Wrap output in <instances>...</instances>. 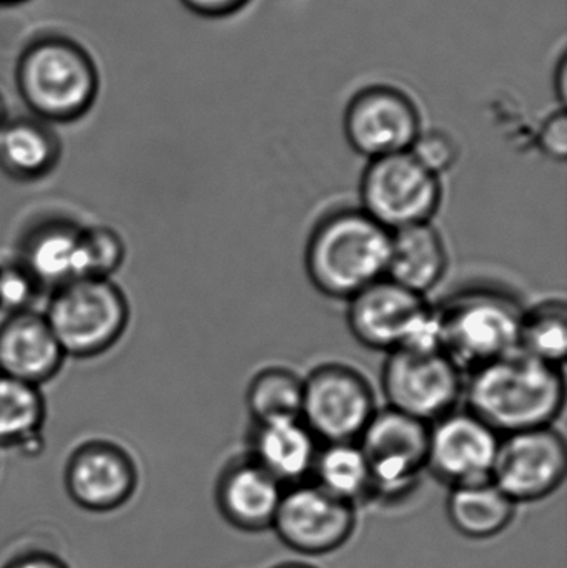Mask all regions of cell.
<instances>
[{"instance_id":"obj_21","label":"cell","mask_w":567,"mask_h":568,"mask_svg":"<svg viewBox=\"0 0 567 568\" xmlns=\"http://www.w3.org/2000/svg\"><path fill=\"white\" fill-rule=\"evenodd\" d=\"M60 140L40 119L7 120L0 126V170L17 182L49 175L60 160Z\"/></svg>"},{"instance_id":"obj_24","label":"cell","mask_w":567,"mask_h":568,"mask_svg":"<svg viewBox=\"0 0 567 568\" xmlns=\"http://www.w3.org/2000/svg\"><path fill=\"white\" fill-rule=\"evenodd\" d=\"M312 474L316 486L343 503L356 507L360 500L373 499L372 474L358 443L326 444L316 454Z\"/></svg>"},{"instance_id":"obj_15","label":"cell","mask_w":567,"mask_h":568,"mask_svg":"<svg viewBox=\"0 0 567 568\" xmlns=\"http://www.w3.org/2000/svg\"><path fill=\"white\" fill-rule=\"evenodd\" d=\"M502 436L475 414L453 410L429 424L428 470L449 487L492 480Z\"/></svg>"},{"instance_id":"obj_6","label":"cell","mask_w":567,"mask_h":568,"mask_svg":"<svg viewBox=\"0 0 567 568\" xmlns=\"http://www.w3.org/2000/svg\"><path fill=\"white\" fill-rule=\"evenodd\" d=\"M353 337L375 351L402 347H439L436 311L425 296L383 278L348 301Z\"/></svg>"},{"instance_id":"obj_33","label":"cell","mask_w":567,"mask_h":568,"mask_svg":"<svg viewBox=\"0 0 567 568\" xmlns=\"http://www.w3.org/2000/svg\"><path fill=\"white\" fill-rule=\"evenodd\" d=\"M566 85H567V65L565 57H561L558 65L555 69V77H553V87H555L556 97L559 102L565 103L566 100Z\"/></svg>"},{"instance_id":"obj_31","label":"cell","mask_w":567,"mask_h":568,"mask_svg":"<svg viewBox=\"0 0 567 568\" xmlns=\"http://www.w3.org/2000/svg\"><path fill=\"white\" fill-rule=\"evenodd\" d=\"M0 568H72L62 557L49 550H27L7 560Z\"/></svg>"},{"instance_id":"obj_29","label":"cell","mask_w":567,"mask_h":568,"mask_svg":"<svg viewBox=\"0 0 567 568\" xmlns=\"http://www.w3.org/2000/svg\"><path fill=\"white\" fill-rule=\"evenodd\" d=\"M42 287L20 262L0 266V310L9 314L30 310Z\"/></svg>"},{"instance_id":"obj_25","label":"cell","mask_w":567,"mask_h":568,"mask_svg":"<svg viewBox=\"0 0 567 568\" xmlns=\"http://www.w3.org/2000/svg\"><path fill=\"white\" fill-rule=\"evenodd\" d=\"M303 377L286 367L260 371L246 390V407L259 426L302 419Z\"/></svg>"},{"instance_id":"obj_34","label":"cell","mask_w":567,"mask_h":568,"mask_svg":"<svg viewBox=\"0 0 567 568\" xmlns=\"http://www.w3.org/2000/svg\"><path fill=\"white\" fill-rule=\"evenodd\" d=\"M7 122V105L3 102L2 95H0V126Z\"/></svg>"},{"instance_id":"obj_4","label":"cell","mask_w":567,"mask_h":568,"mask_svg":"<svg viewBox=\"0 0 567 568\" xmlns=\"http://www.w3.org/2000/svg\"><path fill=\"white\" fill-rule=\"evenodd\" d=\"M22 99L43 122H72L95 100L99 79L90 57L70 40L33 43L19 60Z\"/></svg>"},{"instance_id":"obj_20","label":"cell","mask_w":567,"mask_h":568,"mask_svg":"<svg viewBox=\"0 0 567 568\" xmlns=\"http://www.w3.org/2000/svg\"><path fill=\"white\" fill-rule=\"evenodd\" d=\"M316 454V437L295 419L259 426L250 457L282 486H295L313 473Z\"/></svg>"},{"instance_id":"obj_14","label":"cell","mask_w":567,"mask_h":568,"mask_svg":"<svg viewBox=\"0 0 567 568\" xmlns=\"http://www.w3.org/2000/svg\"><path fill=\"white\" fill-rule=\"evenodd\" d=\"M139 483V467L129 450L110 440L80 444L63 469L67 496L90 514L122 509L135 496Z\"/></svg>"},{"instance_id":"obj_17","label":"cell","mask_w":567,"mask_h":568,"mask_svg":"<svg viewBox=\"0 0 567 568\" xmlns=\"http://www.w3.org/2000/svg\"><path fill=\"white\" fill-rule=\"evenodd\" d=\"M282 484L252 457L236 459L220 474L215 503L223 519L243 532L272 529L282 500Z\"/></svg>"},{"instance_id":"obj_7","label":"cell","mask_w":567,"mask_h":568,"mask_svg":"<svg viewBox=\"0 0 567 568\" xmlns=\"http://www.w3.org/2000/svg\"><path fill=\"white\" fill-rule=\"evenodd\" d=\"M463 371L442 347H402L388 353L382 389L389 409L433 424L465 396Z\"/></svg>"},{"instance_id":"obj_5","label":"cell","mask_w":567,"mask_h":568,"mask_svg":"<svg viewBox=\"0 0 567 568\" xmlns=\"http://www.w3.org/2000/svg\"><path fill=\"white\" fill-rule=\"evenodd\" d=\"M43 316L65 356L89 359L123 336L130 307L112 280L79 278L52 291Z\"/></svg>"},{"instance_id":"obj_12","label":"cell","mask_w":567,"mask_h":568,"mask_svg":"<svg viewBox=\"0 0 567 568\" xmlns=\"http://www.w3.org/2000/svg\"><path fill=\"white\" fill-rule=\"evenodd\" d=\"M566 474L565 437L553 427H543L502 437L492 480L518 506L555 494Z\"/></svg>"},{"instance_id":"obj_35","label":"cell","mask_w":567,"mask_h":568,"mask_svg":"<svg viewBox=\"0 0 567 568\" xmlns=\"http://www.w3.org/2000/svg\"><path fill=\"white\" fill-rule=\"evenodd\" d=\"M273 568H316V567L306 566V564L292 562V564H283V566L273 567Z\"/></svg>"},{"instance_id":"obj_30","label":"cell","mask_w":567,"mask_h":568,"mask_svg":"<svg viewBox=\"0 0 567 568\" xmlns=\"http://www.w3.org/2000/svg\"><path fill=\"white\" fill-rule=\"evenodd\" d=\"M539 149L549 159L566 160L567 156V120L565 109L551 113L543 122L538 135Z\"/></svg>"},{"instance_id":"obj_2","label":"cell","mask_w":567,"mask_h":568,"mask_svg":"<svg viewBox=\"0 0 567 568\" xmlns=\"http://www.w3.org/2000/svg\"><path fill=\"white\" fill-rule=\"evenodd\" d=\"M392 233L363 210L330 213L310 235L305 268L313 286L333 300L350 301L386 278Z\"/></svg>"},{"instance_id":"obj_16","label":"cell","mask_w":567,"mask_h":568,"mask_svg":"<svg viewBox=\"0 0 567 568\" xmlns=\"http://www.w3.org/2000/svg\"><path fill=\"white\" fill-rule=\"evenodd\" d=\"M65 357L43 314L27 310L0 324V373L6 376L40 387L57 376Z\"/></svg>"},{"instance_id":"obj_1","label":"cell","mask_w":567,"mask_h":568,"mask_svg":"<svg viewBox=\"0 0 567 568\" xmlns=\"http://www.w3.org/2000/svg\"><path fill=\"white\" fill-rule=\"evenodd\" d=\"M465 399L466 409L502 437L553 427L565 409L563 367L516 349L472 371Z\"/></svg>"},{"instance_id":"obj_11","label":"cell","mask_w":567,"mask_h":568,"mask_svg":"<svg viewBox=\"0 0 567 568\" xmlns=\"http://www.w3.org/2000/svg\"><path fill=\"white\" fill-rule=\"evenodd\" d=\"M343 130L350 146L369 162L409 152L423 132L422 112L405 90L376 83L350 100Z\"/></svg>"},{"instance_id":"obj_3","label":"cell","mask_w":567,"mask_h":568,"mask_svg":"<svg viewBox=\"0 0 567 568\" xmlns=\"http://www.w3.org/2000/svg\"><path fill=\"white\" fill-rule=\"evenodd\" d=\"M435 311L439 347L463 373L519 349L523 310L502 291H463Z\"/></svg>"},{"instance_id":"obj_27","label":"cell","mask_w":567,"mask_h":568,"mask_svg":"<svg viewBox=\"0 0 567 568\" xmlns=\"http://www.w3.org/2000/svg\"><path fill=\"white\" fill-rule=\"evenodd\" d=\"M83 275L112 278L125 260V245L119 233L107 226L82 230Z\"/></svg>"},{"instance_id":"obj_8","label":"cell","mask_w":567,"mask_h":568,"mask_svg":"<svg viewBox=\"0 0 567 568\" xmlns=\"http://www.w3.org/2000/svg\"><path fill=\"white\" fill-rule=\"evenodd\" d=\"M442 196L438 176L409 152L369 160L360 183V210L389 233L432 223Z\"/></svg>"},{"instance_id":"obj_22","label":"cell","mask_w":567,"mask_h":568,"mask_svg":"<svg viewBox=\"0 0 567 568\" xmlns=\"http://www.w3.org/2000/svg\"><path fill=\"white\" fill-rule=\"evenodd\" d=\"M446 514L456 532L488 540L505 532L516 517V504L493 480L452 487Z\"/></svg>"},{"instance_id":"obj_36","label":"cell","mask_w":567,"mask_h":568,"mask_svg":"<svg viewBox=\"0 0 567 568\" xmlns=\"http://www.w3.org/2000/svg\"><path fill=\"white\" fill-rule=\"evenodd\" d=\"M22 2V0H0V6H10V3Z\"/></svg>"},{"instance_id":"obj_26","label":"cell","mask_w":567,"mask_h":568,"mask_svg":"<svg viewBox=\"0 0 567 568\" xmlns=\"http://www.w3.org/2000/svg\"><path fill=\"white\" fill-rule=\"evenodd\" d=\"M519 349L543 363L563 367L567 354L565 301L549 300L523 311Z\"/></svg>"},{"instance_id":"obj_32","label":"cell","mask_w":567,"mask_h":568,"mask_svg":"<svg viewBox=\"0 0 567 568\" xmlns=\"http://www.w3.org/2000/svg\"><path fill=\"white\" fill-rule=\"evenodd\" d=\"M190 10L203 17H226L239 12L250 0H182Z\"/></svg>"},{"instance_id":"obj_18","label":"cell","mask_w":567,"mask_h":568,"mask_svg":"<svg viewBox=\"0 0 567 568\" xmlns=\"http://www.w3.org/2000/svg\"><path fill=\"white\" fill-rule=\"evenodd\" d=\"M449 256L445 240L432 223L392 233L386 278L425 296L445 278Z\"/></svg>"},{"instance_id":"obj_9","label":"cell","mask_w":567,"mask_h":568,"mask_svg":"<svg viewBox=\"0 0 567 568\" xmlns=\"http://www.w3.org/2000/svg\"><path fill=\"white\" fill-rule=\"evenodd\" d=\"M429 424L385 407L358 439L372 474L373 499L408 496L428 469Z\"/></svg>"},{"instance_id":"obj_19","label":"cell","mask_w":567,"mask_h":568,"mask_svg":"<svg viewBox=\"0 0 567 568\" xmlns=\"http://www.w3.org/2000/svg\"><path fill=\"white\" fill-rule=\"evenodd\" d=\"M19 262L42 290L85 278L82 230L67 222L43 223L27 236Z\"/></svg>"},{"instance_id":"obj_10","label":"cell","mask_w":567,"mask_h":568,"mask_svg":"<svg viewBox=\"0 0 567 568\" xmlns=\"http://www.w3.org/2000/svg\"><path fill=\"white\" fill-rule=\"evenodd\" d=\"M375 393L345 364H323L303 377L302 423L326 444L358 443L376 413Z\"/></svg>"},{"instance_id":"obj_13","label":"cell","mask_w":567,"mask_h":568,"mask_svg":"<svg viewBox=\"0 0 567 568\" xmlns=\"http://www.w3.org/2000/svg\"><path fill=\"white\" fill-rule=\"evenodd\" d=\"M272 529L295 552L326 556L342 549L355 534V506L316 484H295L283 493Z\"/></svg>"},{"instance_id":"obj_23","label":"cell","mask_w":567,"mask_h":568,"mask_svg":"<svg viewBox=\"0 0 567 568\" xmlns=\"http://www.w3.org/2000/svg\"><path fill=\"white\" fill-rule=\"evenodd\" d=\"M45 400L40 387L0 373V449L36 456L42 449Z\"/></svg>"},{"instance_id":"obj_28","label":"cell","mask_w":567,"mask_h":568,"mask_svg":"<svg viewBox=\"0 0 567 568\" xmlns=\"http://www.w3.org/2000/svg\"><path fill=\"white\" fill-rule=\"evenodd\" d=\"M409 153L419 165L425 166L433 175L442 176L449 172L459 160V146L456 140L443 130H425L413 143Z\"/></svg>"}]
</instances>
